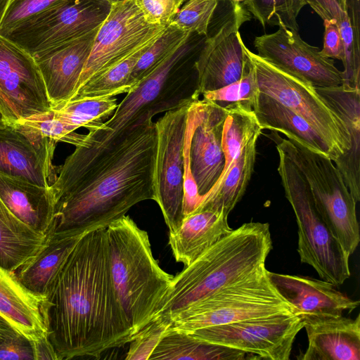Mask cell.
<instances>
[{"instance_id":"25","label":"cell","mask_w":360,"mask_h":360,"mask_svg":"<svg viewBox=\"0 0 360 360\" xmlns=\"http://www.w3.org/2000/svg\"><path fill=\"white\" fill-rule=\"evenodd\" d=\"M0 199L20 220L34 230L48 233L56 199L51 186H40L0 174Z\"/></svg>"},{"instance_id":"36","label":"cell","mask_w":360,"mask_h":360,"mask_svg":"<svg viewBox=\"0 0 360 360\" xmlns=\"http://www.w3.org/2000/svg\"><path fill=\"white\" fill-rule=\"evenodd\" d=\"M259 92L251 63L249 70L241 79L221 89L204 92L202 96V99L214 102L221 108L242 105L252 109Z\"/></svg>"},{"instance_id":"21","label":"cell","mask_w":360,"mask_h":360,"mask_svg":"<svg viewBox=\"0 0 360 360\" xmlns=\"http://www.w3.org/2000/svg\"><path fill=\"white\" fill-rule=\"evenodd\" d=\"M308 345L302 360H360V315L304 317Z\"/></svg>"},{"instance_id":"33","label":"cell","mask_w":360,"mask_h":360,"mask_svg":"<svg viewBox=\"0 0 360 360\" xmlns=\"http://www.w3.org/2000/svg\"><path fill=\"white\" fill-rule=\"evenodd\" d=\"M154 41L139 49L122 61L89 79L75 91L70 100L114 97L121 94H127L133 88L131 76L135 65L143 53Z\"/></svg>"},{"instance_id":"47","label":"cell","mask_w":360,"mask_h":360,"mask_svg":"<svg viewBox=\"0 0 360 360\" xmlns=\"http://www.w3.org/2000/svg\"><path fill=\"white\" fill-rule=\"evenodd\" d=\"M107 2H108L110 5L115 4L117 3L122 2L127 0H105Z\"/></svg>"},{"instance_id":"48","label":"cell","mask_w":360,"mask_h":360,"mask_svg":"<svg viewBox=\"0 0 360 360\" xmlns=\"http://www.w3.org/2000/svg\"><path fill=\"white\" fill-rule=\"evenodd\" d=\"M244 1L245 0H229V1L234 3V4H237V3L243 4L244 2Z\"/></svg>"},{"instance_id":"39","label":"cell","mask_w":360,"mask_h":360,"mask_svg":"<svg viewBox=\"0 0 360 360\" xmlns=\"http://www.w3.org/2000/svg\"><path fill=\"white\" fill-rule=\"evenodd\" d=\"M171 321L157 316L139 330L129 342L127 360H147L156 347L167 329Z\"/></svg>"},{"instance_id":"49","label":"cell","mask_w":360,"mask_h":360,"mask_svg":"<svg viewBox=\"0 0 360 360\" xmlns=\"http://www.w3.org/2000/svg\"><path fill=\"white\" fill-rule=\"evenodd\" d=\"M340 1H341V2H342V5H343L344 6H345V7H346V2H347V0H340Z\"/></svg>"},{"instance_id":"20","label":"cell","mask_w":360,"mask_h":360,"mask_svg":"<svg viewBox=\"0 0 360 360\" xmlns=\"http://www.w3.org/2000/svg\"><path fill=\"white\" fill-rule=\"evenodd\" d=\"M280 294L294 308V313L304 317L338 316L359 305L338 290L333 283L314 278L268 271Z\"/></svg>"},{"instance_id":"6","label":"cell","mask_w":360,"mask_h":360,"mask_svg":"<svg viewBox=\"0 0 360 360\" xmlns=\"http://www.w3.org/2000/svg\"><path fill=\"white\" fill-rule=\"evenodd\" d=\"M265 136L300 170L323 220L345 253L352 255L360 241L357 202L333 162L293 140L281 137L277 131Z\"/></svg>"},{"instance_id":"26","label":"cell","mask_w":360,"mask_h":360,"mask_svg":"<svg viewBox=\"0 0 360 360\" xmlns=\"http://www.w3.org/2000/svg\"><path fill=\"white\" fill-rule=\"evenodd\" d=\"M323 20H334L344 45L343 82L354 88L360 85V0H305Z\"/></svg>"},{"instance_id":"15","label":"cell","mask_w":360,"mask_h":360,"mask_svg":"<svg viewBox=\"0 0 360 360\" xmlns=\"http://www.w3.org/2000/svg\"><path fill=\"white\" fill-rule=\"evenodd\" d=\"M51 109L34 58L0 34V112L7 123L14 124Z\"/></svg>"},{"instance_id":"42","label":"cell","mask_w":360,"mask_h":360,"mask_svg":"<svg viewBox=\"0 0 360 360\" xmlns=\"http://www.w3.org/2000/svg\"><path fill=\"white\" fill-rule=\"evenodd\" d=\"M146 21L167 26L186 0H134Z\"/></svg>"},{"instance_id":"3","label":"cell","mask_w":360,"mask_h":360,"mask_svg":"<svg viewBox=\"0 0 360 360\" xmlns=\"http://www.w3.org/2000/svg\"><path fill=\"white\" fill-rule=\"evenodd\" d=\"M271 249L268 223L250 221L231 229L174 276L155 317L171 321L182 311L218 290L265 269Z\"/></svg>"},{"instance_id":"32","label":"cell","mask_w":360,"mask_h":360,"mask_svg":"<svg viewBox=\"0 0 360 360\" xmlns=\"http://www.w3.org/2000/svg\"><path fill=\"white\" fill-rule=\"evenodd\" d=\"M114 97L71 99L51 110L53 116L74 130L86 128L89 132L98 131L117 108Z\"/></svg>"},{"instance_id":"44","label":"cell","mask_w":360,"mask_h":360,"mask_svg":"<svg viewBox=\"0 0 360 360\" xmlns=\"http://www.w3.org/2000/svg\"><path fill=\"white\" fill-rule=\"evenodd\" d=\"M35 360H58V356L48 338H44L34 342Z\"/></svg>"},{"instance_id":"9","label":"cell","mask_w":360,"mask_h":360,"mask_svg":"<svg viewBox=\"0 0 360 360\" xmlns=\"http://www.w3.org/2000/svg\"><path fill=\"white\" fill-rule=\"evenodd\" d=\"M243 49L252 64L259 91L305 120L328 144L334 161L350 148L345 123L315 86L271 63L245 44Z\"/></svg>"},{"instance_id":"37","label":"cell","mask_w":360,"mask_h":360,"mask_svg":"<svg viewBox=\"0 0 360 360\" xmlns=\"http://www.w3.org/2000/svg\"><path fill=\"white\" fill-rule=\"evenodd\" d=\"M219 0H186L169 24L191 33L207 36Z\"/></svg>"},{"instance_id":"1","label":"cell","mask_w":360,"mask_h":360,"mask_svg":"<svg viewBox=\"0 0 360 360\" xmlns=\"http://www.w3.org/2000/svg\"><path fill=\"white\" fill-rule=\"evenodd\" d=\"M122 136L91 154L66 158L51 185L56 204L47 233L80 238L154 200L155 123L148 119Z\"/></svg>"},{"instance_id":"43","label":"cell","mask_w":360,"mask_h":360,"mask_svg":"<svg viewBox=\"0 0 360 360\" xmlns=\"http://www.w3.org/2000/svg\"><path fill=\"white\" fill-rule=\"evenodd\" d=\"M323 46L320 50L321 55L342 63L345 58L344 45L338 25L334 20H323Z\"/></svg>"},{"instance_id":"24","label":"cell","mask_w":360,"mask_h":360,"mask_svg":"<svg viewBox=\"0 0 360 360\" xmlns=\"http://www.w3.org/2000/svg\"><path fill=\"white\" fill-rule=\"evenodd\" d=\"M231 229L224 212L193 210L174 231L169 232L168 244L175 261L186 266Z\"/></svg>"},{"instance_id":"28","label":"cell","mask_w":360,"mask_h":360,"mask_svg":"<svg viewBox=\"0 0 360 360\" xmlns=\"http://www.w3.org/2000/svg\"><path fill=\"white\" fill-rule=\"evenodd\" d=\"M80 238L47 233L39 251L14 271L18 281L32 293L45 297Z\"/></svg>"},{"instance_id":"17","label":"cell","mask_w":360,"mask_h":360,"mask_svg":"<svg viewBox=\"0 0 360 360\" xmlns=\"http://www.w3.org/2000/svg\"><path fill=\"white\" fill-rule=\"evenodd\" d=\"M271 34L255 38L257 55L315 87H333L343 82L342 71L332 59L321 55L318 47L304 41L298 32L279 25Z\"/></svg>"},{"instance_id":"22","label":"cell","mask_w":360,"mask_h":360,"mask_svg":"<svg viewBox=\"0 0 360 360\" xmlns=\"http://www.w3.org/2000/svg\"><path fill=\"white\" fill-rule=\"evenodd\" d=\"M342 118L350 134V148L334 162L356 202L360 201V89L341 84L315 87Z\"/></svg>"},{"instance_id":"13","label":"cell","mask_w":360,"mask_h":360,"mask_svg":"<svg viewBox=\"0 0 360 360\" xmlns=\"http://www.w3.org/2000/svg\"><path fill=\"white\" fill-rule=\"evenodd\" d=\"M167 26L148 23L134 0L112 4L95 35L77 90L91 77L155 41Z\"/></svg>"},{"instance_id":"19","label":"cell","mask_w":360,"mask_h":360,"mask_svg":"<svg viewBox=\"0 0 360 360\" xmlns=\"http://www.w3.org/2000/svg\"><path fill=\"white\" fill-rule=\"evenodd\" d=\"M98 30L33 56L51 108L68 101L75 93Z\"/></svg>"},{"instance_id":"23","label":"cell","mask_w":360,"mask_h":360,"mask_svg":"<svg viewBox=\"0 0 360 360\" xmlns=\"http://www.w3.org/2000/svg\"><path fill=\"white\" fill-rule=\"evenodd\" d=\"M44 299L27 290L14 271L0 266V318L33 342L47 338Z\"/></svg>"},{"instance_id":"27","label":"cell","mask_w":360,"mask_h":360,"mask_svg":"<svg viewBox=\"0 0 360 360\" xmlns=\"http://www.w3.org/2000/svg\"><path fill=\"white\" fill-rule=\"evenodd\" d=\"M252 110L262 129L281 132L308 150L328 157L334 156L323 138L301 116L264 94L258 93Z\"/></svg>"},{"instance_id":"14","label":"cell","mask_w":360,"mask_h":360,"mask_svg":"<svg viewBox=\"0 0 360 360\" xmlns=\"http://www.w3.org/2000/svg\"><path fill=\"white\" fill-rule=\"evenodd\" d=\"M304 326L300 315L284 314L205 327L189 334L202 341L253 354L258 359L288 360Z\"/></svg>"},{"instance_id":"46","label":"cell","mask_w":360,"mask_h":360,"mask_svg":"<svg viewBox=\"0 0 360 360\" xmlns=\"http://www.w3.org/2000/svg\"><path fill=\"white\" fill-rule=\"evenodd\" d=\"M8 123L6 122V120H5L4 117L3 116V115L1 114V112H0V127H4L5 125H6Z\"/></svg>"},{"instance_id":"12","label":"cell","mask_w":360,"mask_h":360,"mask_svg":"<svg viewBox=\"0 0 360 360\" xmlns=\"http://www.w3.org/2000/svg\"><path fill=\"white\" fill-rule=\"evenodd\" d=\"M191 103L166 112L155 122L157 146L153 173L154 200L162 211L169 232L174 231L185 217L184 143Z\"/></svg>"},{"instance_id":"31","label":"cell","mask_w":360,"mask_h":360,"mask_svg":"<svg viewBox=\"0 0 360 360\" xmlns=\"http://www.w3.org/2000/svg\"><path fill=\"white\" fill-rule=\"evenodd\" d=\"M148 359L244 360L258 359L251 354L195 338L189 333L166 331Z\"/></svg>"},{"instance_id":"5","label":"cell","mask_w":360,"mask_h":360,"mask_svg":"<svg viewBox=\"0 0 360 360\" xmlns=\"http://www.w3.org/2000/svg\"><path fill=\"white\" fill-rule=\"evenodd\" d=\"M189 49L187 44L181 46L129 91L101 128L86 134L88 147L82 150L91 153L103 148L134 124L199 99L197 75L179 74V63Z\"/></svg>"},{"instance_id":"18","label":"cell","mask_w":360,"mask_h":360,"mask_svg":"<svg viewBox=\"0 0 360 360\" xmlns=\"http://www.w3.org/2000/svg\"><path fill=\"white\" fill-rule=\"evenodd\" d=\"M56 144L22 122L0 127V174L50 186L57 178L52 164Z\"/></svg>"},{"instance_id":"38","label":"cell","mask_w":360,"mask_h":360,"mask_svg":"<svg viewBox=\"0 0 360 360\" xmlns=\"http://www.w3.org/2000/svg\"><path fill=\"white\" fill-rule=\"evenodd\" d=\"M32 127L42 136L55 142H65L75 147H87L86 134L76 133L69 126L65 124L54 116L52 110L32 115L20 120Z\"/></svg>"},{"instance_id":"16","label":"cell","mask_w":360,"mask_h":360,"mask_svg":"<svg viewBox=\"0 0 360 360\" xmlns=\"http://www.w3.org/2000/svg\"><path fill=\"white\" fill-rule=\"evenodd\" d=\"M230 3L223 23L206 39L194 62L200 96L239 80L251 66L239 32L240 26L251 15L242 4Z\"/></svg>"},{"instance_id":"11","label":"cell","mask_w":360,"mask_h":360,"mask_svg":"<svg viewBox=\"0 0 360 360\" xmlns=\"http://www.w3.org/2000/svg\"><path fill=\"white\" fill-rule=\"evenodd\" d=\"M110 6L105 0H64L28 19L4 37L33 57L98 30Z\"/></svg>"},{"instance_id":"40","label":"cell","mask_w":360,"mask_h":360,"mask_svg":"<svg viewBox=\"0 0 360 360\" xmlns=\"http://www.w3.org/2000/svg\"><path fill=\"white\" fill-rule=\"evenodd\" d=\"M64 0H9L0 23V34L11 31L35 15Z\"/></svg>"},{"instance_id":"45","label":"cell","mask_w":360,"mask_h":360,"mask_svg":"<svg viewBox=\"0 0 360 360\" xmlns=\"http://www.w3.org/2000/svg\"><path fill=\"white\" fill-rule=\"evenodd\" d=\"M9 0H0V23Z\"/></svg>"},{"instance_id":"35","label":"cell","mask_w":360,"mask_h":360,"mask_svg":"<svg viewBox=\"0 0 360 360\" xmlns=\"http://www.w3.org/2000/svg\"><path fill=\"white\" fill-rule=\"evenodd\" d=\"M242 4L264 28L283 25L297 32V16L307 5L305 0H245Z\"/></svg>"},{"instance_id":"34","label":"cell","mask_w":360,"mask_h":360,"mask_svg":"<svg viewBox=\"0 0 360 360\" xmlns=\"http://www.w3.org/2000/svg\"><path fill=\"white\" fill-rule=\"evenodd\" d=\"M191 33L169 24L164 32L141 56L131 76L132 89L170 55L188 43Z\"/></svg>"},{"instance_id":"30","label":"cell","mask_w":360,"mask_h":360,"mask_svg":"<svg viewBox=\"0 0 360 360\" xmlns=\"http://www.w3.org/2000/svg\"><path fill=\"white\" fill-rule=\"evenodd\" d=\"M45 238L16 217L0 199V266L15 271L39 251Z\"/></svg>"},{"instance_id":"7","label":"cell","mask_w":360,"mask_h":360,"mask_svg":"<svg viewBox=\"0 0 360 360\" xmlns=\"http://www.w3.org/2000/svg\"><path fill=\"white\" fill-rule=\"evenodd\" d=\"M278 172L298 227L297 252L302 263L311 266L324 281L338 286L350 276L348 256L318 212L308 184L300 170L276 148Z\"/></svg>"},{"instance_id":"29","label":"cell","mask_w":360,"mask_h":360,"mask_svg":"<svg viewBox=\"0 0 360 360\" xmlns=\"http://www.w3.org/2000/svg\"><path fill=\"white\" fill-rule=\"evenodd\" d=\"M259 137L255 136L243 147L224 177L202 198L194 210L223 212L229 216L243 196L253 173Z\"/></svg>"},{"instance_id":"41","label":"cell","mask_w":360,"mask_h":360,"mask_svg":"<svg viewBox=\"0 0 360 360\" xmlns=\"http://www.w3.org/2000/svg\"><path fill=\"white\" fill-rule=\"evenodd\" d=\"M0 360H35L34 342L0 318Z\"/></svg>"},{"instance_id":"8","label":"cell","mask_w":360,"mask_h":360,"mask_svg":"<svg viewBox=\"0 0 360 360\" xmlns=\"http://www.w3.org/2000/svg\"><path fill=\"white\" fill-rule=\"evenodd\" d=\"M266 268L189 307L171 321L170 330L186 333L209 326L295 314L271 281Z\"/></svg>"},{"instance_id":"10","label":"cell","mask_w":360,"mask_h":360,"mask_svg":"<svg viewBox=\"0 0 360 360\" xmlns=\"http://www.w3.org/2000/svg\"><path fill=\"white\" fill-rule=\"evenodd\" d=\"M227 110L204 99L188 108L184 143V214L193 211L219 179L225 163L222 133Z\"/></svg>"},{"instance_id":"2","label":"cell","mask_w":360,"mask_h":360,"mask_svg":"<svg viewBox=\"0 0 360 360\" xmlns=\"http://www.w3.org/2000/svg\"><path fill=\"white\" fill-rule=\"evenodd\" d=\"M43 313L58 360L99 359L133 339L112 283L106 228L79 238L45 296Z\"/></svg>"},{"instance_id":"4","label":"cell","mask_w":360,"mask_h":360,"mask_svg":"<svg viewBox=\"0 0 360 360\" xmlns=\"http://www.w3.org/2000/svg\"><path fill=\"white\" fill-rule=\"evenodd\" d=\"M112 283L134 337L156 316L172 283L154 258L148 233L128 215L106 227Z\"/></svg>"}]
</instances>
